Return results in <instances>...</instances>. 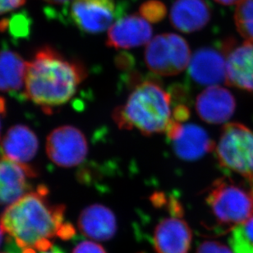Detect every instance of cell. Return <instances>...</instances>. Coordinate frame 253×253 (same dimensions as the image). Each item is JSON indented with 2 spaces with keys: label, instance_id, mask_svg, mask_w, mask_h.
Here are the masks:
<instances>
[{
  "label": "cell",
  "instance_id": "1",
  "mask_svg": "<svg viewBox=\"0 0 253 253\" xmlns=\"http://www.w3.org/2000/svg\"><path fill=\"white\" fill-rule=\"evenodd\" d=\"M49 196V188L39 185L2 212L0 225L7 234L10 253H42L51 249L54 238L69 240L75 237V228L65 221V206L52 203Z\"/></svg>",
  "mask_w": 253,
  "mask_h": 253
},
{
  "label": "cell",
  "instance_id": "2",
  "mask_svg": "<svg viewBox=\"0 0 253 253\" xmlns=\"http://www.w3.org/2000/svg\"><path fill=\"white\" fill-rule=\"evenodd\" d=\"M86 76L80 61L66 59L49 45L42 47L27 62L25 97L50 114L75 95Z\"/></svg>",
  "mask_w": 253,
  "mask_h": 253
},
{
  "label": "cell",
  "instance_id": "3",
  "mask_svg": "<svg viewBox=\"0 0 253 253\" xmlns=\"http://www.w3.org/2000/svg\"><path fill=\"white\" fill-rule=\"evenodd\" d=\"M172 96L156 81H144L134 87L113 119L121 129H136L145 135L166 132L173 123Z\"/></svg>",
  "mask_w": 253,
  "mask_h": 253
},
{
  "label": "cell",
  "instance_id": "4",
  "mask_svg": "<svg viewBox=\"0 0 253 253\" xmlns=\"http://www.w3.org/2000/svg\"><path fill=\"white\" fill-rule=\"evenodd\" d=\"M219 232H228L253 214V192L247 191L226 178L214 181L206 197Z\"/></svg>",
  "mask_w": 253,
  "mask_h": 253
},
{
  "label": "cell",
  "instance_id": "5",
  "mask_svg": "<svg viewBox=\"0 0 253 253\" xmlns=\"http://www.w3.org/2000/svg\"><path fill=\"white\" fill-rule=\"evenodd\" d=\"M222 167L246 178L253 187V131L238 123L222 129L215 147Z\"/></svg>",
  "mask_w": 253,
  "mask_h": 253
},
{
  "label": "cell",
  "instance_id": "6",
  "mask_svg": "<svg viewBox=\"0 0 253 253\" xmlns=\"http://www.w3.org/2000/svg\"><path fill=\"white\" fill-rule=\"evenodd\" d=\"M190 60L191 51L188 42L173 33L154 37L145 50L146 66L157 75H178L188 68Z\"/></svg>",
  "mask_w": 253,
  "mask_h": 253
},
{
  "label": "cell",
  "instance_id": "7",
  "mask_svg": "<svg viewBox=\"0 0 253 253\" xmlns=\"http://www.w3.org/2000/svg\"><path fill=\"white\" fill-rule=\"evenodd\" d=\"M45 150L49 160L56 166L73 168L86 158L87 140L83 131L76 126H59L47 136Z\"/></svg>",
  "mask_w": 253,
  "mask_h": 253
},
{
  "label": "cell",
  "instance_id": "8",
  "mask_svg": "<svg viewBox=\"0 0 253 253\" xmlns=\"http://www.w3.org/2000/svg\"><path fill=\"white\" fill-rule=\"evenodd\" d=\"M173 151L184 161H197L211 152L214 144L207 131L198 125L173 123L166 131Z\"/></svg>",
  "mask_w": 253,
  "mask_h": 253
},
{
  "label": "cell",
  "instance_id": "9",
  "mask_svg": "<svg viewBox=\"0 0 253 253\" xmlns=\"http://www.w3.org/2000/svg\"><path fill=\"white\" fill-rule=\"evenodd\" d=\"M70 16L82 32L99 34L114 24L116 17L115 0H73Z\"/></svg>",
  "mask_w": 253,
  "mask_h": 253
},
{
  "label": "cell",
  "instance_id": "10",
  "mask_svg": "<svg viewBox=\"0 0 253 253\" xmlns=\"http://www.w3.org/2000/svg\"><path fill=\"white\" fill-rule=\"evenodd\" d=\"M226 56V81L229 85L253 91V42H245L239 46L234 39L221 43Z\"/></svg>",
  "mask_w": 253,
  "mask_h": 253
},
{
  "label": "cell",
  "instance_id": "11",
  "mask_svg": "<svg viewBox=\"0 0 253 253\" xmlns=\"http://www.w3.org/2000/svg\"><path fill=\"white\" fill-rule=\"evenodd\" d=\"M37 175L33 166L11 161L0 151V206L12 204L30 192V180Z\"/></svg>",
  "mask_w": 253,
  "mask_h": 253
},
{
  "label": "cell",
  "instance_id": "12",
  "mask_svg": "<svg viewBox=\"0 0 253 253\" xmlns=\"http://www.w3.org/2000/svg\"><path fill=\"white\" fill-rule=\"evenodd\" d=\"M192 232L182 216L171 214L154 228L152 244L156 253H188Z\"/></svg>",
  "mask_w": 253,
  "mask_h": 253
},
{
  "label": "cell",
  "instance_id": "13",
  "mask_svg": "<svg viewBox=\"0 0 253 253\" xmlns=\"http://www.w3.org/2000/svg\"><path fill=\"white\" fill-rule=\"evenodd\" d=\"M188 74L200 85H218L226 81V56L222 47L197 49L190 60Z\"/></svg>",
  "mask_w": 253,
  "mask_h": 253
},
{
  "label": "cell",
  "instance_id": "14",
  "mask_svg": "<svg viewBox=\"0 0 253 253\" xmlns=\"http://www.w3.org/2000/svg\"><path fill=\"white\" fill-rule=\"evenodd\" d=\"M152 28L141 15L132 14L120 18L110 27L106 44L116 49H131L148 44Z\"/></svg>",
  "mask_w": 253,
  "mask_h": 253
},
{
  "label": "cell",
  "instance_id": "15",
  "mask_svg": "<svg viewBox=\"0 0 253 253\" xmlns=\"http://www.w3.org/2000/svg\"><path fill=\"white\" fill-rule=\"evenodd\" d=\"M236 109V100L229 90L211 85L197 98L196 110L205 122L220 125L231 119Z\"/></svg>",
  "mask_w": 253,
  "mask_h": 253
},
{
  "label": "cell",
  "instance_id": "16",
  "mask_svg": "<svg viewBox=\"0 0 253 253\" xmlns=\"http://www.w3.org/2000/svg\"><path fill=\"white\" fill-rule=\"evenodd\" d=\"M78 228L87 238L96 241H108L117 233V219L109 207L101 204L91 205L81 213Z\"/></svg>",
  "mask_w": 253,
  "mask_h": 253
},
{
  "label": "cell",
  "instance_id": "17",
  "mask_svg": "<svg viewBox=\"0 0 253 253\" xmlns=\"http://www.w3.org/2000/svg\"><path fill=\"white\" fill-rule=\"evenodd\" d=\"M39 140L29 126L23 125L12 126L2 139L0 151L7 158L17 163L28 165L37 156Z\"/></svg>",
  "mask_w": 253,
  "mask_h": 253
},
{
  "label": "cell",
  "instance_id": "18",
  "mask_svg": "<svg viewBox=\"0 0 253 253\" xmlns=\"http://www.w3.org/2000/svg\"><path fill=\"white\" fill-rule=\"evenodd\" d=\"M211 17V7L205 0H175L169 15L173 27L184 33L203 29Z\"/></svg>",
  "mask_w": 253,
  "mask_h": 253
},
{
  "label": "cell",
  "instance_id": "19",
  "mask_svg": "<svg viewBox=\"0 0 253 253\" xmlns=\"http://www.w3.org/2000/svg\"><path fill=\"white\" fill-rule=\"evenodd\" d=\"M27 68V62L19 54L7 49L0 50V91L26 99Z\"/></svg>",
  "mask_w": 253,
  "mask_h": 253
},
{
  "label": "cell",
  "instance_id": "20",
  "mask_svg": "<svg viewBox=\"0 0 253 253\" xmlns=\"http://www.w3.org/2000/svg\"><path fill=\"white\" fill-rule=\"evenodd\" d=\"M229 243L234 253H253V216L232 229Z\"/></svg>",
  "mask_w": 253,
  "mask_h": 253
},
{
  "label": "cell",
  "instance_id": "21",
  "mask_svg": "<svg viewBox=\"0 0 253 253\" xmlns=\"http://www.w3.org/2000/svg\"><path fill=\"white\" fill-rule=\"evenodd\" d=\"M237 30L247 42H253V0H242L234 12Z\"/></svg>",
  "mask_w": 253,
  "mask_h": 253
},
{
  "label": "cell",
  "instance_id": "22",
  "mask_svg": "<svg viewBox=\"0 0 253 253\" xmlns=\"http://www.w3.org/2000/svg\"><path fill=\"white\" fill-rule=\"evenodd\" d=\"M140 15L148 22H161L167 14V8L163 2L158 0H149L140 7Z\"/></svg>",
  "mask_w": 253,
  "mask_h": 253
},
{
  "label": "cell",
  "instance_id": "23",
  "mask_svg": "<svg viewBox=\"0 0 253 253\" xmlns=\"http://www.w3.org/2000/svg\"><path fill=\"white\" fill-rule=\"evenodd\" d=\"M196 253H232L228 247L217 241H204L197 248Z\"/></svg>",
  "mask_w": 253,
  "mask_h": 253
},
{
  "label": "cell",
  "instance_id": "24",
  "mask_svg": "<svg viewBox=\"0 0 253 253\" xmlns=\"http://www.w3.org/2000/svg\"><path fill=\"white\" fill-rule=\"evenodd\" d=\"M72 253H107L100 244L91 241L81 242L73 249Z\"/></svg>",
  "mask_w": 253,
  "mask_h": 253
},
{
  "label": "cell",
  "instance_id": "25",
  "mask_svg": "<svg viewBox=\"0 0 253 253\" xmlns=\"http://www.w3.org/2000/svg\"><path fill=\"white\" fill-rule=\"evenodd\" d=\"M26 0H0V15L22 7Z\"/></svg>",
  "mask_w": 253,
  "mask_h": 253
},
{
  "label": "cell",
  "instance_id": "26",
  "mask_svg": "<svg viewBox=\"0 0 253 253\" xmlns=\"http://www.w3.org/2000/svg\"><path fill=\"white\" fill-rule=\"evenodd\" d=\"M215 2H219L223 5L239 4L242 0H214Z\"/></svg>",
  "mask_w": 253,
  "mask_h": 253
},
{
  "label": "cell",
  "instance_id": "27",
  "mask_svg": "<svg viewBox=\"0 0 253 253\" xmlns=\"http://www.w3.org/2000/svg\"><path fill=\"white\" fill-rule=\"evenodd\" d=\"M44 2H48V3H50V4L61 5L67 3L70 0H44Z\"/></svg>",
  "mask_w": 253,
  "mask_h": 253
},
{
  "label": "cell",
  "instance_id": "28",
  "mask_svg": "<svg viewBox=\"0 0 253 253\" xmlns=\"http://www.w3.org/2000/svg\"><path fill=\"white\" fill-rule=\"evenodd\" d=\"M41 253H64L63 249H60L59 247L53 246L51 249H49L48 251L42 252Z\"/></svg>",
  "mask_w": 253,
  "mask_h": 253
},
{
  "label": "cell",
  "instance_id": "29",
  "mask_svg": "<svg viewBox=\"0 0 253 253\" xmlns=\"http://www.w3.org/2000/svg\"><path fill=\"white\" fill-rule=\"evenodd\" d=\"M5 114H6L5 101L2 97H0V115H4Z\"/></svg>",
  "mask_w": 253,
  "mask_h": 253
},
{
  "label": "cell",
  "instance_id": "30",
  "mask_svg": "<svg viewBox=\"0 0 253 253\" xmlns=\"http://www.w3.org/2000/svg\"><path fill=\"white\" fill-rule=\"evenodd\" d=\"M2 239H3V231H2L1 225H0V246H1V244H2Z\"/></svg>",
  "mask_w": 253,
  "mask_h": 253
},
{
  "label": "cell",
  "instance_id": "31",
  "mask_svg": "<svg viewBox=\"0 0 253 253\" xmlns=\"http://www.w3.org/2000/svg\"><path fill=\"white\" fill-rule=\"evenodd\" d=\"M0 135H1V123H0Z\"/></svg>",
  "mask_w": 253,
  "mask_h": 253
},
{
  "label": "cell",
  "instance_id": "32",
  "mask_svg": "<svg viewBox=\"0 0 253 253\" xmlns=\"http://www.w3.org/2000/svg\"><path fill=\"white\" fill-rule=\"evenodd\" d=\"M252 192H253V191H252Z\"/></svg>",
  "mask_w": 253,
  "mask_h": 253
},
{
  "label": "cell",
  "instance_id": "33",
  "mask_svg": "<svg viewBox=\"0 0 253 253\" xmlns=\"http://www.w3.org/2000/svg\"></svg>",
  "mask_w": 253,
  "mask_h": 253
}]
</instances>
